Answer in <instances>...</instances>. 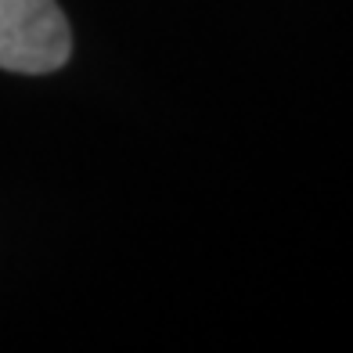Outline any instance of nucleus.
Here are the masks:
<instances>
[{
    "label": "nucleus",
    "mask_w": 353,
    "mask_h": 353,
    "mask_svg": "<svg viewBox=\"0 0 353 353\" xmlns=\"http://www.w3.org/2000/svg\"><path fill=\"white\" fill-rule=\"evenodd\" d=\"M72 54V33L54 0H0V69L43 76Z\"/></svg>",
    "instance_id": "f257e3e1"
}]
</instances>
